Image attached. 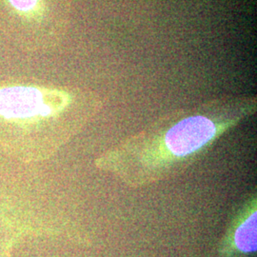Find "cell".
I'll return each instance as SVG.
<instances>
[{
    "instance_id": "1",
    "label": "cell",
    "mask_w": 257,
    "mask_h": 257,
    "mask_svg": "<svg viewBox=\"0 0 257 257\" xmlns=\"http://www.w3.org/2000/svg\"><path fill=\"white\" fill-rule=\"evenodd\" d=\"M251 95H224L167 113L98 156L94 165L131 188L174 178L255 114Z\"/></svg>"
},
{
    "instance_id": "2",
    "label": "cell",
    "mask_w": 257,
    "mask_h": 257,
    "mask_svg": "<svg viewBox=\"0 0 257 257\" xmlns=\"http://www.w3.org/2000/svg\"><path fill=\"white\" fill-rule=\"evenodd\" d=\"M92 90L40 84L0 86V147L24 162L43 161L100 111Z\"/></svg>"
},
{
    "instance_id": "3",
    "label": "cell",
    "mask_w": 257,
    "mask_h": 257,
    "mask_svg": "<svg viewBox=\"0 0 257 257\" xmlns=\"http://www.w3.org/2000/svg\"><path fill=\"white\" fill-rule=\"evenodd\" d=\"M10 21L25 31V41L34 48L53 46L63 36L72 0H1Z\"/></svg>"
},
{
    "instance_id": "4",
    "label": "cell",
    "mask_w": 257,
    "mask_h": 257,
    "mask_svg": "<svg viewBox=\"0 0 257 257\" xmlns=\"http://www.w3.org/2000/svg\"><path fill=\"white\" fill-rule=\"evenodd\" d=\"M231 232L232 243L242 253L256 250V199H251L238 214Z\"/></svg>"
}]
</instances>
